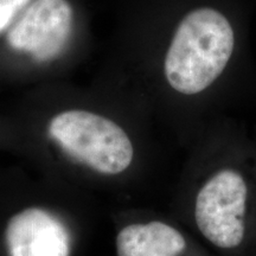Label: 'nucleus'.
Segmentation results:
<instances>
[{"instance_id":"f257e3e1","label":"nucleus","mask_w":256,"mask_h":256,"mask_svg":"<svg viewBox=\"0 0 256 256\" xmlns=\"http://www.w3.org/2000/svg\"><path fill=\"white\" fill-rule=\"evenodd\" d=\"M250 12L249 0H156L151 100L190 145L250 78Z\"/></svg>"},{"instance_id":"6e6552de","label":"nucleus","mask_w":256,"mask_h":256,"mask_svg":"<svg viewBox=\"0 0 256 256\" xmlns=\"http://www.w3.org/2000/svg\"><path fill=\"white\" fill-rule=\"evenodd\" d=\"M252 246H255V247H256V218H255L254 229H252V243H250V247H252Z\"/></svg>"},{"instance_id":"f03ea898","label":"nucleus","mask_w":256,"mask_h":256,"mask_svg":"<svg viewBox=\"0 0 256 256\" xmlns=\"http://www.w3.org/2000/svg\"><path fill=\"white\" fill-rule=\"evenodd\" d=\"M191 148L176 217L216 250L241 254L250 247L256 218V138L216 119Z\"/></svg>"},{"instance_id":"423d86ee","label":"nucleus","mask_w":256,"mask_h":256,"mask_svg":"<svg viewBox=\"0 0 256 256\" xmlns=\"http://www.w3.org/2000/svg\"><path fill=\"white\" fill-rule=\"evenodd\" d=\"M118 223V256H206L177 220L139 212Z\"/></svg>"},{"instance_id":"39448f33","label":"nucleus","mask_w":256,"mask_h":256,"mask_svg":"<svg viewBox=\"0 0 256 256\" xmlns=\"http://www.w3.org/2000/svg\"><path fill=\"white\" fill-rule=\"evenodd\" d=\"M72 8L66 0H34L8 32L10 46L37 62L55 60L72 31Z\"/></svg>"},{"instance_id":"7ed1b4c3","label":"nucleus","mask_w":256,"mask_h":256,"mask_svg":"<svg viewBox=\"0 0 256 256\" xmlns=\"http://www.w3.org/2000/svg\"><path fill=\"white\" fill-rule=\"evenodd\" d=\"M134 124L110 112L74 108L46 124V136L56 152L83 174L120 183L136 174L142 147Z\"/></svg>"},{"instance_id":"20e7f679","label":"nucleus","mask_w":256,"mask_h":256,"mask_svg":"<svg viewBox=\"0 0 256 256\" xmlns=\"http://www.w3.org/2000/svg\"><path fill=\"white\" fill-rule=\"evenodd\" d=\"M8 256H70L72 232L69 220L52 206L31 203L16 209L4 222Z\"/></svg>"},{"instance_id":"0eeeda50","label":"nucleus","mask_w":256,"mask_h":256,"mask_svg":"<svg viewBox=\"0 0 256 256\" xmlns=\"http://www.w3.org/2000/svg\"><path fill=\"white\" fill-rule=\"evenodd\" d=\"M30 0H0V34L12 24Z\"/></svg>"}]
</instances>
